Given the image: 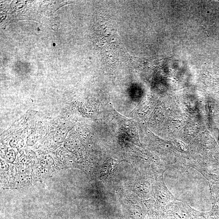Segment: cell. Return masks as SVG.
<instances>
[{"instance_id": "6da1fadb", "label": "cell", "mask_w": 219, "mask_h": 219, "mask_svg": "<svg viewBox=\"0 0 219 219\" xmlns=\"http://www.w3.org/2000/svg\"><path fill=\"white\" fill-rule=\"evenodd\" d=\"M10 145L13 148L21 149L24 146V141L22 138H14L10 141Z\"/></svg>"}, {"instance_id": "7a4b0ae2", "label": "cell", "mask_w": 219, "mask_h": 219, "mask_svg": "<svg viewBox=\"0 0 219 219\" xmlns=\"http://www.w3.org/2000/svg\"><path fill=\"white\" fill-rule=\"evenodd\" d=\"M16 154L13 149H10L6 153L5 155V159L7 162L10 163H13L16 158Z\"/></svg>"}, {"instance_id": "3957f363", "label": "cell", "mask_w": 219, "mask_h": 219, "mask_svg": "<svg viewBox=\"0 0 219 219\" xmlns=\"http://www.w3.org/2000/svg\"><path fill=\"white\" fill-rule=\"evenodd\" d=\"M54 163V160L52 157L50 155H46L43 159L40 161L41 165L44 167H51Z\"/></svg>"}, {"instance_id": "277c9868", "label": "cell", "mask_w": 219, "mask_h": 219, "mask_svg": "<svg viewBox=\"0 0 219 219\" xmlns=\"http://www.w3.org/2000/svg\"><path fill=\"white\" fill-rule=\"evenodd\" d=\"M38 136L34 134H32L30 135L27 138V143L30 146H32L34 145L38 140Z\"/></svg>"}, {"instance_id": "5b68a950", "label": "cell", "mask_w": 219, "mask_h": 219, "mask_svg": "<svg viewBox=\"0 0 219 219\" xmlns=\"http://www.w3.org/2000/svg\"><path fill=\"white\" fill-rule=\"evenodd\" d=\"M175 216L177 219H190V215L182 212H177L175 213Z\"/></svg>"}, {"instance_id": "8992f818", "label": "cell", "mask_w": 219, "mask_h": 219, "mask_svg": "<svg viewBox=\"0 0 219 219\" xmlns=\"http://www.w3.org/2000/svg\"><path fill=\"white\" fill-rule=\"evenodd\" d=\"M1 168L2 171H6L9 168L8 165L6 162H1Z\"/></svg>"}]
</instances>
